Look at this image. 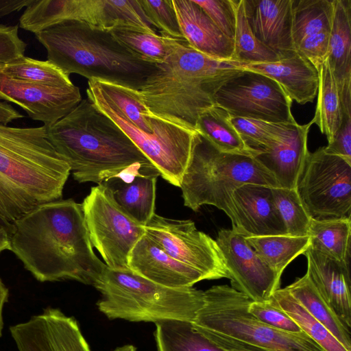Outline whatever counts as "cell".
<instances>
[{"label":"cell","mask_w":351,"mask_h":351,"mask_svg":"<svg viewBox=\"0 0 351 351\" xmlns=\"http://www.w3.org/2000/svg\"><path fill=\"white\" fill-rule=\"evenodd\" d=\"M11 251L38 281L73 280L94 286L107 266L95 254L82 204H40L8 230Z\"/></svg>","instance_id":"6da1fadb"},{"label":"cell","mask_w":351,"mask_h":351,"mask_svg":"<svg viewBox=\"0 0 351 351\" xmlns=\"http://www.w3.org/2000/svg\"><path fill=\"white\" fill-rule=\"evenodd\" d=\"M45 128L51 144L80 183L101 184L137 174L160 176L131 139L88 98Z\"/></svg>","instance_id":"7a4b0ae2"},{"label":"cell","mask_w":351,"mask_h":351,"mask_svg":"<svg viewBox=\"0 0 351 351\" xmlns=\"http://www.w3.org/2000/svg\"><path fill=\"white\" fill-rule=\"evenodd\" d=\"M70 173L44 125L0 123V222L8 230L36 206L62 199Z\"/></svg>","instance_id":"3957f363"},{"label":"cell","mask_w":351,"mask_h":351,"mask_svg":"<svg viewBox=\"0 0 351 351\" xmlns=\"http://www.w3.org/2000/svg\"><path fill=\"white\" fill-rule=\"evenodd\" d=\"M167 36L164 61L139 89L154 114L176 120L194 129L199 114L215 105L214 95L244 64L210 58L191 48L184 40Z\"/></svg>","instance_id":"277c9868"},{"label":"cell","mask_w":351,"mask_h":351,"mask_svg":"<svg viewBox=\"0 0 351 351\" xmlns=\"http://www.w3.org/2000/svg\"><path fill=\"white\" fill-rule=\"evenodd\" d=\"M35 34L47 60L64 73L97 79L139 90L156 64L138 58L110 31L87 23L64 21Z\"/></svg>","instance_id":"5b68a950"},{"label":"cell","mask_w":351,"mask_h":351,"mask_svg":"<svg viewBox=\"0 0 351 351\" xmlns=\"http://www.w3.org/2000/svg\"><path fill=\"white\" fill-rule=\"evenodd\" d=\"M252 300L227 285L204 291L193 328L222 351H325L303 331L288 332L254 317Z\"/></svg>","instance_id":"8992f818"},{"label":"cell","mask_w":351,"mask_h":351,"mask_svg":"<svg viewBox=\"0 0 351 351\" xmlns=\"http://www.w3.org/2000/svg\"><path fill=\"white\" fill-rule=\"evenodd\" d=\"M94 287L102 295L97 307L109 319L192 322L203 304L204 291L165 287L130 269L106 267Z\"/></svg>","instance_id":"52a82bcc"},{"label":"cell","mask_w":351,"mask_h":351,"mask_svg":"<svg viewBox=\"0 0 351 351\" xmlns=\"http://www.w3.org/2000/svg\"><path fill=\"white\" fill-rule=\"evenodd\" d=\"M244 184L280 188L254 156L221 152L200 136L181 178L184 205L195 212L212 205L228 215L232 192Z\"/></svg>","instance_id":"ba28073f"},{"label":"cell","mask_w":351,"mask_h":351,"mask_svg":"<svg viewBox=\"0 0 351 351\" xmlns=\"http://www.w3.org/2000/svg\"><path fill=\"white\" fill-rule=\"evenodd\" d=\"M88 98L110 117L149 159L160 176L169 184L180 187L181 178L200 135L197 130L176 120L152 112L154 132H146L127 121L95 93L86 89Z\"/></svg>","instance_id":"9c48e42d"},{"label":"cell","mask_w":351,"mask_h":351,"mask_svg":"<svg viewBox=\"0 0 351 351\" xmlns=\"http://www.w3.org/2000/svg\"><path fill=\"white\" fill-rule=\"evenodd\" d=\"M81 204L92 245L107 267L129 269L130 253L145 234V227L118 206L104 184L93 186Z\"/></svg>","instance_id":"30bf717a"},{"label":"cell","mask_w":351,"mask_h":351,"mask_svg":"<svg viewBox=\"0 0 351 351\" xmlns=\"http://www.w3.org/2000/svg\"><path fill=\"white\" fill-rule=\"evenodd\" d=\"M295 190L311 218H351V164L324 147L308 152Z\"/></svg>","instance_id":"8fae6325"},{"label":"cell","mask_w":351,"mask_h":351,"mask_svg":"<svg viewBox=\"0 0 351 351\" xmlns=\"http://www.w3.org/2000/svg\"><path fill=\"white\" fill-rule=\"evenodd\" d=\"M29 15L37 31L75 21L108 31L117 26L130 25L156 34L138 0H36L30 8Z\"/></svg>","instance_id":"7c38bea8"},{"label":"cell","mask_w":351,"mask_h":351,"mask_svg":"<svg viewBox=\"0 0 351 351\" xmlns=\"http://www.w3.org/2000/svg\"><path fill=\"white\" fill-rule=\"evenodd\" d=\"M215 104L231 117L276 123H295L292 100L265 75L243 70L226 81L214 95Z\"/></svg>","instance_id":"4fadbf2b"},{"label":"cell","mask_w":351,"mask_h":351,"mask_svg":"<svg viewBox=\"0 0 351 351\" xmlns=\"http://www.w3.org/2000/svg\"><path fill=\"white\" fill-rule=\"evenodd\" d=\"M145 230L171 257L199 271L206 280L229 278L216 240L198 230L193 221L155 213Z\"/></svg>","instance_id":"5bb4252c"},{"label":"cell","mask_w":351,"mask_h":351,"mask_svg":"<svg viewBox=\"0 0 351 351\" xmlns=\"http://www.w3.org/2000/svg\"><path fill=\"white\" fill-rule=\"evenodd\" d=\"M216 242L221 252L231 287L254 302L269 300L280 289V278L252 250L245 237L232 229L219 231Z\"/></svg>","instance_id":"9a60e30c"},{"label":"cell","mask_w":351,"mask_h":351,"mask_svg":"<svg viewBox=\"0 0 351 351\" xmlns=\"http://www.w3.org/2000/svg\"><path fill=\"white\" fill-rule=\"evenodd\" d=\"M0 100L20 106L34 121L53 124L81 101L77 86H51L18 80L5 74L0 65Z\"/></svg>","instance_id":"2e32d148"},{"label":"cell","mask_w":351,"mask_h":351,"mask_svg":"<svg viewBox=\"0 0 351 351\" xmlns=\"http://www.w3.org/2000/svg\"><path fill=\"white\" fill-rule=\"evenodd\" d=\"M18 351H91L75 318L48 307L10 327Z\"/></svg>","instance_id":"e0dca14e"},{"label":"cell","mask_w":351,"mask_h":351,"mask_svg":"<svg viewBox=\"0 0 351 351\" xmlns=\"http://www.w3.org/2000/svg\"><path fill=\"white\" fill-rule=\"evenodd\" d=\"M272 189L244 184L232 192L228 217L233 230L245 237L286 234Z\"/></svg>","instance_id":"ac0fdd59"},{"label":"cell","mask_w":351,"mask_h":351,"mask_svg":"<svg viewBox=\"0 0 351 351\" xmlns=\"http://www.w3.org/2000/svg\"><path fill=\"white\" fill-rule=\"evenodd\" d=\"M333 12V0H292L294 48L317 70L327 58Z\"/></svg>","instance_id":"d6986e66"},{"label":"cell","mask_w":351,"mask_h":351,"mask_svg":"<svg viewBox=\"0 0 351 351\" xmlns=\"http://www.w3.org/2000/svg\"><path fill=\"white\" fill-rule=\"evenodd\" d=\"M128 267L146 279L171 288L191 287L206 280L199 271L171 257L146 234L130 252Z\"/></svg>","instance_id":"ffe728a7"},{"label":"cell","mask_w":351,"mask_h":351,"mask_svg":"<svg viewBox=\"0 0 351 351\" xmlns=\"http://www.w3.org/2000/svg\"><path fill=\"white\" fill-rule=\"evenodd\" d=\"M255 37L280 59L297 52L291 36L292 0H243Z\"/></svg>","instance_id":"44dd1931"},{"label":"cell","mask_w":351,"mask_h":351,"mask_svg":"<svg viewBox=\"0 0 351 351\" xmlns=\"http://www.w3.org/2000/svg\"><path fill=\"white\" fill-rule=\"evenodd\" d=\"M306 275L343 323L351 328L350 264L309 247L304 252Z\"/></svg>","instance_id":"7402d4cb"},{"label":"cell","mask_w":351,"mask_h":351,"mask_svg":"<svg viewBox=\"0 0 351 351\" xmlns=\"http://www.w3.org/2000/svg\"><path fill=\"white\" fill-rule=\"evenodd\" d=\"M180 31L193 49L210 58L233 60L234 40L193 0H172Z\"/></svg>","instance_id":"603a6c76"},{"label":"cell","mask_w":351,"mask_h":351,"mask_svg":"<svg viewBox=\"0 0 351 351\" xmlns=\"http://www.w3.org/2000/svg\"><path fill=\"white\" fill-rule=\"evenodd\" d=\"M326 60L337 82L343 114H351V1L333 0Z\"/></svg>","instance_id":"cb8c5ba5"},{"label":"cell","mask_w":351,"mask_h":351,"mask_svg":"<svg viewBox=\"0 0 351 351\" xmlns=\"http://www.w3.org/2000/svg\"><path fill=\"white\" fill-rule=\"evenodd\" d=\"M313 122L294 124L285 137L255 158L276 178L280 188L295 189L309 152L308 134Z\"/></svg>","instance_id":"d4e9b609"},{"label":"cell","mask_w":351,"mask_h":351,"mask_svg":"<svg viewBox=\"0 0 351 351\" xmlns=\"http://www.w3.org/2000/svg\"><path fill=\"white\" fill-rule=\"evenodd\" d=\"M242 69L273 79L292 101L300 104L312 102L317 94L318 70L298 53L276 62L243 64Z\"/></svg>","instance_id":"484cf974"},{"label":"cell","mask_w":351,"mask_h":351,"mask_svg":"<svg viewBox=\"0 0 351 351\" xmlns=\"http://www.w3.org/2000/svg\"><path fill=\"white\" fill-rule=\"evenodd\" d=\"M158 176L137 174L115 177L102 183L107 186L118 206L132 219L145 226L155 213Z\"/></svg>","instance_id":"4316f807"},{"label":"cell","mask_w":351,"mask_h":351,"mask_svg":"<svg viewBox=\"0 0 351 351\" xmlns=\"http://www.w3.org/2000/svg\"><path fill=\"white\" fill-rule=\"evenodd\" d=\"M195 128L202 138L221 152L254 157L258 154L246 145L233 125L228 112L216 104L199 114Z\"/></svg>","instance_id":"83f0119b"},{"label":"cell","mask_w":351,"mask_h":351,"mask_svg":"<svg viewBox=\"0 0 351 351\" xmlns=\"http://www.w3.org/2000/svg\"><path fill=\"white\" fill-rule=\"evenodd\" d=\"M87 89L99 96L137 128L154 132L150 119L152 112L143 101L138 90L97 79L88 80Z\"/></svg>","instance_id":"f1b7e54d"},{"label":"cell","mask_w":351,"mask_h":351,"mask_svg":"<svg viewBox=\"0 0 351 351\" xmlns=\"http://www.w3.org/2000/svg\"><path fill=\"white\" fill-rule=\"evenodd\" d=\"M290 293L348 351L351 332L316 289L306 274L286 287Z\"/></svg>","instance_id":"f546056e"},{"label":"cell","mask_w":351,"mask_h":351,"mask_svg":"<svg viewBox=\"0 0 351 351\" xmlns=\"http://www.w3.org/2000/svg\"><path fill=\"white\" fill-rule=\"evenodd\" d=\"M319 84L315 116L311 120L330 143L343 119V110L335 79L326 60L318 69Z\"/></svg>","instance_id":"4dcf8cb0"},{"label":"cell","mask_w":351,"mask_h":351,"mask_svg":"<svg viewBox=\"0 0 351 351\" xmlns=\"http://www.w3.org/2000/svg\"><path fill=\"white\" fill-rule=\"evenodd\" d=\"M308 236L311 248L350 264L351 218L322 220L311 218Z\"/></svg>","instance_id":"1f68e13d"},{"label":"cell","mask_w":351,"mask_h":351,"mask_svg":"<svg viewBox=\"0 0 351 351\" xmlns=\"http://www.w3.org/2000/svg\"><path fill=\"white\" fill-rule=\"evenodd\" d=\"M256 254L280 276L287 266L310 247L308 236L287 234L245 237Z\"/></svg>","instance_id":"d6a6232c"},{"label":"cell","mask_w":351,"mask_h":351,"mask_svg":"<svg viewBox=\"0 0 351 351\" xmlns=\"http://www.w3.org/2000/svg\"><path fill=\"white\" fill-rule=\"evenodd\" d=\"M270 302L286 313L300 328L325 351H348L285 288L276 290Z\"/></svg>","instance_id":"836d02e7"},{"label":"cell","mask_w":351,"mask_h":351,"mask_svg":"<svg viewBox=\"0 0 351 351\" xmlns=\"http://www.w3.org/2000/svg\"><path fill=\"white\" fill-rule=\"evenodd\" d=\"M154 337L158 351H222L197 331L190 322H157Z\"/></svg>","instance_id":"e575fe53"},{"label":"cell","mask_w":351,"mask_h":351,"mask_svg":"<svg viewBox=\"0 0 351 351\" xmlns=\"http://www.w3.org/2000/svg\"><path fill=\"white\" fill-rule=\"evenodd\" d=\"M8 75L21 80L51 86L73 85L69 75L49 60H39L27 56L0 64Z\"/></svg>","instance_id":"d590c367"},{"label":"cell","mask_w":351,"mask_h":351,"mask_svg":"<svg viewBox=\"0 0 351 351\" xmlns=\"http://www.w3.org/2000/svg\"><path fill=\"white\" fill-rule=\"evenodd\" d=\"M233 60L244 64L276 62L280 58L261 43L252 33L245 13L243 0H239L234 37Z\"/></svg>","instance_id":"8d00e7d4"},{"label":"cell","mask_w":351,"mask_h":351,"mask_svg":"<svg viewBox=\"0 0 351 351\" xmlns=\"http://www.w3.org/2000/svg\"><path fill=\"white\" fill-rule=\"evenodd\" d=\"M131 52L144 61L160 64L167 54V36L149 34L130 25H119L108 30Z\"/></svg>","instance_id":"74e56055"},{"label":"cell","mask_w":351,"mask_h":351,"mask_svg":"<svg viewBox=\"0 0 351 351\" xmlns=\"http://www.w3.org/2000/svg\"><path fill=\"white\" fill-rule=\"evenodd\" d=\"M231 121L246 145L258 154L280 142L297 123H276L234 117H231Z\"/></svg>","instance_id":"f35d334b"},{"label":"cell","mask_w":351,"mask_h":351,"mask_svg":"<svg viewBox=\"0 0 351 351\" xmlns=\"http://www.w3.org/2000/svg\"><path fill=\"white\" fill-rule=\"evenodd\" d=\"M274 199L285 225L286 234L308 236L311 219L295 189L273 188Z\"/></svg>","instance_id":"ab89813d"},{"label":"cell","mask_w":351,"mask_h":351,"mask_svg":"<svg viewBox=\"0 0 351 351\" xmlns=\"http://www.w3.org/2000/svg\"><path fill=\"white\" fill-rule=\"evenodd\" d=\"M149 24L159 29L162 35L184 40L180 31L172 0H138Z\"/></svg>","instance_id":"60d3db41"},{"label":"cell","mask_w":351,"mask_h":351,"mask_svg":"<svg viewBox=\"0 0 351 351\" xmlns=\"http://www.w3.org/2000/svg\"><path fill=\"white\" fill-rule=\"evenodd\" d=\"M228 37L234 39L239 0H193Z\"/></svg>","instance_id":"b9f144b4"},{"label":"cell","mask_w":351,"mask_h":351,"mask_svg":"<svg viewBox=\"0 0 351 351\" xmlns=\"http://www.w3.org/2000/svg\"><path fill=\"white\" fill-rule=\"evenodd\" d=\"M248 311L257 319L271 327L288 332H302L298 325L286 313L274 305L270 300L252 301L249 304Z\"/></svg>","instance_id":"7bdbcfd3"},{"label":"cell","mask_w":351,"mask_h":351,"mask_svg":"<svg viewBox=\"0 0 351 351\" xmlns=\"http://www.w3.org/2000/svg\"><path fill=\"white\" fill-rule=\"evenodd\" d=\"M19 27L0 24V64L24 56L27 43L19 37Z\"/></svg>","instance_id":"ee69618b"},{"label":"cell","mask_w":351,"mask_h":351,"mask_svg":"<svg viewBox=\"0 0 351 351\" xmlns=\"http://www.w3.org/2000/svg\"><path fill=\"white\" fill-rule=\"evenodd\" d=\"M326 154L339 156L351 164V115H344L332 141L324 147Z\"/></svg>","instance_id":"f6af8a7d"},{"label":"cell","mask_w":351,"mask_h":351,"mask_svg":"<svg viewBox=\"0 0 351 351\" xmlns=\"http://www.w3.org/2000/svg\"><path fill=\"white\" fill-rule=\"evenodd\" d=\"M33 0H0V18L25 9Z\"/></svg>","instance_id":"bcb514c9"},{"label":"cell","mask_w":351,"mask_h":351,"mask_svg":"<svg viewBox=\"0 0 351 351\" xmlns=\"http://www.w3.org/2000/svg\"><path fill=\"white\" fill-rule=\"evenodd\" d=\"M23 117L12 106L0 100V123L7 125L14 120Z\"/></svg>","instance_id":"7dc6e473"},{"label":"cell","mask_w":351,"mask_h":351,"mask_svg":"<svg viewBox=\"0 0 351 351\" xmlns=\"http://www.w3.org/2000/svg\"><path fill=\"white\" fill-rule=\"evenodd\" d=\"M9 295V290L0 277V337L3 328V309L7 302Z\"/></svg>","instance_id":"c3c4849f"},{"label":"cell","mask_w":351,"mask_h":351,"mask_svg":"<svg viewBox=\"0 0 351 351\" xmlns=\"http://www.w3.org/2000/svg\"><path fill=\"white\" fill-rule=\"evenodd\" d=\"M9 236L6 229L0 226V254L5 250H9Z\"/></svg>","instance_id":"681fc988"},{"label":"cell","mask_w":351,"mask_h":351,"mask_svg":"<svg viewBox=\"0 0 351 351\" xmlns=\"http://www.w3.org/2000/svg\"><path fill=\"white\" fill-rule=\"evenodd\" d=\"M113 351H136V348L132 345H125L119 347Z\"/></svg>","instance_id":"f907efd6"},{"label":"cell","mask_w":351,"mask_h":351,"mask_svg":"<svg viewBox=\"0 0 351 351\" xmlns=\"http://www.w3.org/2000/svg\"><path fill=\"white\" fill-rule=\"evenodd\" d=\"M0 226H2V224L1 223V222H0Z\"/></svg>","instance_id":"816d5d0a"}]
</instances>
